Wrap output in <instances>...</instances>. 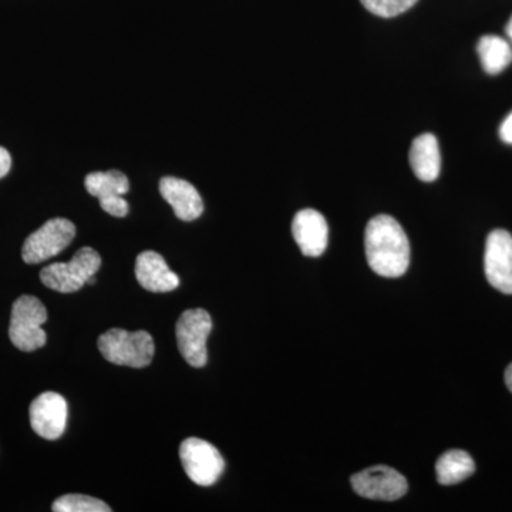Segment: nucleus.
Listing matches in <instances>:
<instances>
[{"label":"nucleus","mask_w":512,"mask_h":512,"mask_svg":"<svg viewBox=\"0 0 512 512\" xmlns=\"http://www.w3.org/2000/svg\"><path fill=\"white\" fill-rule=\"evenodd\" d=\"M366 258L370 268L384 278H399L410 265V242L402 225L390 215H377L367 224Z\"/></svg>","instance_id":"nucleus-1"},{"label":"nucleus","mask_w":512,"mask_h":512,"mask_svg":"<svg viewBox=\"0 0 512 512\" xmlns=\"http://www.w3.org/2000/svg\"><path fill=\"white\" fill-rule=\"evenodd\" d=\"M99 350L107 362L117 366L141 369L150 365L154 356V340L144 330L127 332L110 329L99 338Z\"/></svg>","instance_id":"nucleus-2"},{"label":"nucleus","mask_w":512,"mask_h":512,"mask_svg":"<svg viewBox=\"0 0 512 512\" xmlns=\"http://www.w3.org/2000/svg\"><path fill=\"white\" fill-rule=\"evenodd\" d=\"M47 320L45 305L36 296L23 295L13 303L9 338L23 352H33L46 345L47 335L42 325Z\"/></svg>","instance_id":"nucleus-3"},{"label":"nucleus","mask_w":512,"mask_h":512,"mask_svg":"<svg viewBox=\"0 0 512 512\" xmlns=\"http://www.w3.org/2000/svg\"><path fill=\"white\" fill-rule=\"evenodd\" d=\"M101 266V256L96 249L84 247L74 254L72 261L57 262L40 272V281L46 288L60 293L80 291Z\"/></svg>","instance_id":"nucleus-4"},{"label":"nucleus","mask_w":512,"mask_h":512,"mask_svg":"<svg viewBox=\"0 0 512 512\" xmlns=\"http://www.w3.org/2000/svg\"><path fill=\"white\" fill-rule=\"evenodd\" d=\"M212 330L210 313L204 309L185 311L175 326L178 350L192 367L207 365V339Z\"/></svg>","instance_id":"nucleus-5"},{"label":"nucleus","mask_w":512,"mask_h":512,"mask_svg":"<svg viewBox=\"0 0 512 512\" xmlns=\"http://www.w3.org/2000/svg\"><path fill=\"white\" fill-rule=\"evenodd\" d=\"M180 458L188 478L202 487L217 483L225 470V460L218 448L197 437L181 443Z\"/></svg>","instance_id":"nucleus-6"},{"label":"nucleus","mask_w":512,"mask_h":512,"mask_svg":"<svg viewBox=\"0 0 512 512\" xmlns=\"http://www.w3.org/2000/svg\"><path fill=\"white\" fill-rule=\"evenodd\" d=\"M76 237V227L66 218H53L25 241L22 258L26 264L45 262L64 251Z\"/></svg>","instance_id":"nucleus-7"},{"label":"nucleus","mask_w":512,"mask_h":512,"mask_svg":"<svg viewBox=\"0 0 512 512\" xmlns=\"http://www.w3.org/2000/svg\"><path fill=\"white\" fill-rule=\"evenodd\" d=\"M352 487L360 497L376 501H396L406 495L409 483L406 477L392 467L366 468L352 477Z\"/></svg>","instance_id":"nucleus-8"},{"label":"nucleus","mask_w":512,"mask_h":512,"mask_svg":"<svg viewBox=\"0 0 512 512\" xmlns=\"http://www.w3.org/2000/svg\"><path fill=\"white\" fill-rule=\"evenodd\" d=\"M484 269L487 281L497 291L512 295V235L495 229L485 244Z\"/></svg>","instance_id":"nucleus-9"},{"label":"nucleus","mask_w":512,"mask_h":512,"mask_svg":"<svg viewBox=\"0 0 512 512\" xmlns=\"http://www.w3.org/2000/svg\"><path fill=\"white\" fill-rule=\"evenodd\" d=\"M67 402L55 392L37 396L30 404V424L37 436L46 440H57L63 436L67 424Z\"/></svg>","instance_id":"nucleus-10"},{"label":"nucleus","mask_w":512,"mask_h":512,"mask_svg":"<svg viewBox=\"0 0 512 512\" xmlns=\"http://www.w3.org/2000/svg\"><path fill=\"white\" fill-rule=\"evenodd\" d=\"M292 234L305 256L316 258L328 248V222L319 211L311 208L299 211L293 218Z\"/></svg>","instance_id":"nucleus-11"},{"label":"nucleus","mask_w":512,"mask_h":512,"mask_svg":"<svg viewBox=\"0 0 512 512\" xmlns=\"http://www.w3.org/2000/svg\"><path fill=\"white\" fill-rule=\"evenodd\" d=\"M160 192L164 200L173 207L178 220L191 222L200 218L204 212V202L200 192L188 181L164 177L160 181Z\"/></svg>","instance_id":"nucleus-12"},{"label":"nucleus","mask_w":512,"mask_h":512,"mask_svg":"<svg viewBox=\"0 0 512 512\" xmlns=\"http://www.w3.org/2000/svg\"><path fill=\"white\" fill-rule=\"evenodd\" d=\"M136 278L138 284L150 292H171L180 285V278L171 271L165 259L154 251H144L137 256Z\"/></svg>","instance_id":"nucleus-13"},{"label":"nucleus","mask_w":512,"mask_h":512,"mask_svg":"<svg viewBox=\"0 0 512 512\" xmlns=\"http://www.w3.org/2000/svg\"><path fill=\"white\" fill-rule=\"evenodd\" d=\"M410 165L414 174L424 183H433L439 178L441 170V156L439 141L433 134H421L414 138L410 148Z\"/></svg>","instance_id":"nucleus-14"},{"label":"nucleus","mask_w":512,"mask_h":512,"mask_svg":"<svg viewBox=\"0 0 512 512\" xmlns=\"http://www.w3.org/2000/svg\"><path fill=\"white\" fill-rule=\"evenodd\" d=\"M476 471L470 454L463 450H450L437 460L436 476L441 485H454L467 480Z\"/></svg>","instance_id":"nucleus-15"},{"label":"nucleus","mask_w":512,"mask_h":512,"mask_svg":"<svg viewBox=\"0 0 512 512\" xmlns=\"http://www.w3.org/2000/svg\"><path fill=\"white\" fill-rule=\"evenodd\" d=\"M481 66L488 74H500L512 63V47L504 37L485 35L477 45Z\"/></svg>","instance_id":"nucleus-16"},{"label":"nucleus","mask_w":512,"mask_h":512,"mask_svg":"<svg viewBox=\"0 0 512 512\" xmlns=\"http://www.w3.org/2000/svg\"><path fill=\"white\" fill-rule=\"evenodd\" d=\"M84 185H86L87 192L99 200L111 197V195H126L130 190L128 178L117 170L89 174L84 180Z\"/></svg>","instance_id":"nucleus-17"},{"label":"nucleus","mask_w":512,"mask_h":512,"mask_svg":"<svg viewBox=\"0 0 512 512\" xmlns=\"http://www.w3.org/2000/svg\"><path fill=\"white\" fill-rule=\"evenodd\" d=\"M55 512H110L111 508L97 498L83 494H67L53 503Z\"/></svg>","instance_id":"nucleus-18"},{"label":"nucleus","mask_w":512,"mask_h":512,"mask_svg":"<svg viewBox=\"0 0 512 512\" xmlns=\"http://www.w3.org/2000/svg\"><path fill=\"white\" fill-rule=\"evenodd\" d=\"M373 15L380 18H394L412 9L419 0H360Z\"/></svg>","instance_id":"nucleus-19"},{"label":"nucleus","mask_w":512,"mask_h":512,"mask_svg":"<svg viewBox=\"0 0 512 512\" xmlns=\"http://www.w3.org/2000/svg\"><path fill=\"white\" fill-rule=\"evenodd\" d=\"M99 201L101 210L113 215V217L124 218L130 210L123 195H111V197L101 198Z\"/></svg>","instance_id":"nucleus-20"},{"label":"nucleus","mask_w":512,"mask_h":512,"mask_svg":"<svg viewBox=\"0 0 512 512\" xmlns=\"http://www.w3.org/2000/svg\"><path fill=\"white\" fill-rule=\"evenodd\" d=\"M12 167V157L6 148L0 147V178L6 177Z\"/></svg>","instance_id":"nucleus-21"},{"label":"nucleus","mask_w":512,"mask_h":512,"mask_svg":"<svg viewBox=\"0 0 512 512\" xmlns=\"http://www.w3.org/2000/svg\"><path fill=\"white\" fill-rule=\"evenodd\" d=\"M500 136L504 143L512 144V113L501 124Z\"/></svg>","instance_id":"nucleus-22"},{"label":"nucleus","mask_w":512,"mask_h":512,"mask_svg":"<svg viewBox=\"0 0 512 512\" xmlns=\"http://www.w3.org/2000/svg\"><path fill=\"white\" fill-rule=\"evenodd\" d=\"M505 384H507L508 389H510L512 393V363L507 367V370H505Z\"/></svg>","instance_id":"nucleus-23"},{"label":"nucleus","mask_w":512,"mask_h":512,"mask_svg":"<svg viewBox=\"0 0 512 512\" xmlns=\"http://www.w3.org/2000/svg\"><path fill=\"white\" fill-rule=\"evenodd\" d=\"M505 33H507L508 39L512 43V16L511 19L508 20L507 26H505Z\"/></svg>","instance_id":"nucleus-24"}]
</instances>
